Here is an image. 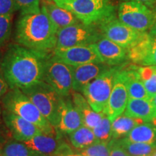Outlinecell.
<instances>
[{
    "label": "cell",
    "mask_w": 156,
    "mask_h": 156,
    "mask_svg": "<svg viewBox=\"0 0 156 156\" xmlns=\"http://www.w3.org/2000/svg\"><path fill=\"white\" fill-rule=\"evenodd\" d=\"M50 54L29 49L16 43L9 44L1 62L9 89L23 90L43 81L45 62Z\"/></svg>",
    "instance_id": "1"
},
{
    "label": "cell",
    "mask_w": 156,
    "mask_h": 156,
    "mask_svg": "<svg viewBox=\"0 0 156 156\" xmlns=\"http://www.w3.org/2000/svg\"><path fill=\"white\" fill-rule=\"evenodd\" d=\"M58 30L41 7L20 12L14 38L16 44L29 49L52 54L56 46Z\"/></svg>",
    "instance_id": "2"
},
{
    "label": "cell",
    "mask_w": 156,
    "mask_h": 156,
    "mask_svg": "<svg viewBox=\"0 0 156 156\" xmlns=\"http://www.w3.org/2000/svg\"><path fill=\"white\" fill-rule=\"evenodd\" d=\"M2 109L32 123L45 134L56 136L58 131L43 116L34 103L21 90L9 89L2 100Z\"/></svg>",
    "instance_id": "3"
},
{
    "label": "cell",
    "mask_w": 156,
    "mask_h": 156,
    "mask_svg": "<svg viewBox=\"0 0 156 156\" xmlns=\"http://www.w3.org/2000/svg\"><path fill=\"white\" fill-rule=\"evenodd\" d=\"M21 90L34 103L51 124L57 129L64 97L44 81L39 82Z\"/></svg>",
    "instance_id": "4"
},
{
    "label": "cell",
    "mask_w": 156,
    "mask_h": 156,
    "mask_svg": "<svg viewBox=\"0 0 156 156\" xmlns=\"http://www.w3.org/2000/svg\"><path fill=\"white\" fill-rule=\"evenodd\" d=\"M56 4L71 11L85 25H98L115 10L111 0H64Z\"/></svg>",
    "instance_id": "5"
},
{
    "label": "cell",
    "mask_w": 156,
    "mask_h": 156,
    "mask_svg": "<svg viewBox=\"0 0 156 156\" xmlns=\"http://www.w3.org/2000/svg\"><path fill=\"white\" fill-rule=\"evenodd\" d=\"M122 67H109L90 83L82 91V94L95 112H104L112 93L115 77Z\"/></svg>",
    "instance_id": "6"
},
{
    "label": "cell",
    "mask_w": 156,
    "mask_h": 156,
    "mask_svg": "<svg viewBox=\"0 0 156 156\" xmlns=\"http://www.w3.org/2000/svg\"><path fill=\"white\" fill-rule=\"evenodd\" d=\"M98 26L103 36L127 50L135 46L149 35L147 32H140L130 28L114 14L99 23Z\"/></svg>",
    "instance_id": "7"
},
{
    "label": "cell",
    "mask_w": 156,
    "mask_h": 156,
    "mask_svg": "<svg viewBox=\"0 0 156 156\" xmlns=\"http://www.w3.org/2000/svg\"><path fill=\"white\" fill-rule=\"evenodd\" d=\"M43 81L51 85L62 97L70 96L73 92V69L51 54L44 66Z\"/></svg>",
    "instance_id": "8"
},
{
    "label": "cell",
    "mask_w": 156,
    "mask_h": 156,
    "mask_svg": "<svg viewBox=\"0 0 156 156\" xmlns=\"http://www.w3.org/2000/svg\"><path fill=\"white\" fill-rule=\"evenodd\" d=\"M118 18L134 30L147 32L156 22V12L136 2H122L119 5Z\"/></svg>",
    "instance_id": "9"
},
{
    "label": "cell",
    "mask_w": 156,
    "mask_h": 156,
    "mask_svg": "<svg viewBox=\"0 0 156 156\" xmlns=\"http://www.w3.org/2000/svg\"><path fill=\"white\" fill-rule=\"evenodd\" d=\"M102 36L99 28L97 29L94 25H85L80 22L58 31L56 48L94 44Z\"/></svg>",
    "instance_id": "10"
},
{
    "label": "cell",
    "mask_w": 156,
    "mask_h": 156,
    "mask_svg": "<svg viewBox=\"0 0 156 156\" xmlns=\"http://www.w3.org/2000/svg\"><path fill=\"white\" fill-rule=\"evenodd\" d=\"M129 99L126 85L125 68L122 66L115 77L114 85L104 113L113 121L124 114Z\"/></svg>",
    "instance_id": "11"
},
{
    "label": "cell",
    "mask_w": 156,
    "mask_h": 156,
    "mask_svg": "<svg viewBox=\"0 0 156 156\" xmlns=\"http://www.w3.org/2000/svg\"><path fill=\"white\" fill-rule=\"evenodd\" d=\"M52 54L60 61L73 67L92 62L103 63L95 44L69 48H55Z\"/></svg>",
    "instance_id": "12"
},
{
    "label": "cell",
    "mask_w": 156,
    "mask_h": 156,
    "mask_svg": "<svg viewBox=\"0 0 156 156\" xmlns=\"http://www.w3.org/2000/svg\"><path fill=\"white\" fill-rule=\"evenodd\" d=\"M24 143L36 152L38 156H59L72 152L69 146L62 142L57 135L38 134Z\"/></svg>",
    "instance_id": "13"
},
{
    "label": "cell",
    "mask_w": 156,
    "mask_h": 156,
    "mask_svg": "<svg viewBox=\"0 0 156 156\" xmlns=\"http://www.w3.org/2000/svg\"><path fill=\"white\" fill-rule=\"evenodd\" d=\"M5 123L10 132L12 138L19 142H26L38 134H44L41 130L32 123L23 118L2 109Z\"/></svg>",
    "instance_id": "14"
},
{
    "label": "cell",
    "mask_w": 156,
    "mask_h": 156,
    "mask_svg": "<svg viewBox=\"0 0 156 156\" xmlns=\"http://www.w3.org/2000/svg\"><path fill=\"white\" fill-rule=\"evenodd\" d=\"M109 66L102 62L82 64L73 67V91L81 93L93 80L108 69Z\"/></svg>",
    "instance_id": "15"
},
{
    "label": "cell",
    "mask_w": 156,
    "mask_h": 156,
    "mask_svg": "<svg viewBox=\"0 0 156 156\" xmlns=\"http://www.w3.org/2000/svg\"><path fill=\"white\" fill-rule=\"evenodd\" d=\"M103 63L109 67H117L124 64L128 58V50L102 36L95 44Z\"/></svg>",
    "instance_id": "16"
},
{
    "label": "cell",
    "mask_w": 156,
    "mask_h": 156,
    "mask_svg": "<svg viewBox=\"0 0 156 156\" xmlns=\"http://www.w3.org/2000/svg\"><path fill=\"white\" fill-rule=\"evenodd\" d=\"M128 58L138 66H156V38L148 35L128 50Z\"/></svg>",
    "instance_id": "17"
},
{
    "label": "cell",
    "mask_w": 156,
    "mask_h": 156,
    "mask_svg": "<svg viewBox=\"0 0 156 156\" xmlns=\"http://www.w3.org/2000/svg\"><path fill=\"white\" fill-rule=\"evenodd\" d=\"M41 7L49 17L58 31L80 21L71 11L60 7L54 0H41Z\"/></svg>",
    "instance_id": "18"
},
{
    "label": "cell",
    "mask_w": 156,
    "mask_h": 156,
    "mask_svg": "<svg viewBox=\"0 0 156 156\" xmlns=\"http://www.w3.org/2000/svg\"><path fill=\"white\" fill-rule=\"evenodd\" d=\"M82 125H83V124L81 117L74 106L72 98L64 97L62 99L58 131L69 134Z\"/></svg>",
    "instance_id": "19"
},
{
    "label": "cell",
    "mask_w": 156,
    "mask_h": 156,
    "mask_svg": "<svg viewBox=\"0 0 156 156\" xmlns=\"http://www.w3.org/2000/svg\"><path fill=\"white\" fill-rule=\"evenodd\" d=\"M124 114L142 122L156 123V110L151 100L129 98Z\"/></svg>",
    "instance_id": "20"
},
{
    "label": "cell",
    "mask_w": 156,
    "mask_h": 156,
    "mask_svg": "<svg viewBox=\"0 0 156 156\" xmlns=\"http://www.w3.org/2000/svg\"><path fill=\"white\" fill-rule=\"evenodd\" d=\"M73 104L81 117L83 125L94 129L101 122L104 112H95L81 93L73 91L71 93Z\"/></svg>",
    "instance_id": "21"
},
{
    "label": "cell",
    "mask_w": 156,
    "mask_h": 156,
    "mask_svg": "<svg viewBox=\"0 0 156 156\" xmlns=\"http://www.w3.org/2000/svg\"><path fill=\"white\" fill-rule=\"evenodd\" d=\"M126 85L129 98L134 99H150L145 85L142 83L139 73L136 70V65L125 68Z\"/></svg>",
    "instance_id": "22"
},
{
    "label": "cell",
    "mask_w": 156,
    "mask_h": 156,
    "mask_svg": "<svg viewBox=\"0 0 156 156\" xmlns=\"http://www.w3.org/2000/svg\"><path fill=\"white\" fill-rule=\"evenodd\" d=\"M124 138L130 142L156 145V123H140Z\"/></svg>",
    "instance_id": "23"
},
{
    "label": "cell",
    "mask_w": 156,
    "mask_h": 156,
    "mask_svg": "<svg viewBox=\"0 0 156 156\" xmlns=\"http://www.w3.org/2000/svg\"><path fill=\"white\" fill-rule=\"evenodd\" d=\"M142 121L132 118L122 114L112 121V140H119L125 137Z\"/></svg>",
    "instance_id": "24"
},
{
    "label": "cell",
    "mask_w": 156,
    "mask_h": 156,
    "mask_svg": "<svg viewBox=\"0 0 156 156\" xmlns=\"http://www.w3.org/2000/svg\"><path fill=\"white\" fill-rule=\"evenodd\" d=\"M68 135L71 145L80 151L85 149L98 141L92 129L87 127L85 125H82Z\"/></svg>",
    "instance_id": "25"
},
{
    "label": "cell",
    "mask_w": 156,
    "mask_h": 156,
    "mask_svg": "<svg viewBox=\"0 0 156 156\" xmlns=\"http://www.w3.org/2000/svg\"><path fill=\"white\" fill-rule=\"evenodd\" d=\"M118 141L130 156H150L156 148V145L130 142L125 138Z\"/></svg>",
    "instance_id": "26"
},
{
    "label": "cell",
    "mask_w": 156,
    "mask_h": 156,
    "mask_svg": "<svg viewBox=\"0 0 156 156\" xmlns=\"http://www.w3.org/2000/svg\"><path fill=\"white\" fill-rule=\"evenodd\" d=\"M150 99L156 93V66H136Z\"/></svg>",
    "instance_id": "27"
},
{
    "label": "cell",
    "mask_w": 156,
    "mask_h": 156,
    "mask_svg": "<svg viewBox=\"0 0 156 156\" xmlns=\"http://www.w3.org/2000/svg\"><path fill=\"white\" fill-rule=\"evenodd\" d=\"M4 156H38L26 144L17 140H9L2 147Z\"/></svg>",
    "instance_id": "28"
},
{
    "label": "cell",
    "mask_w": 156,
    "mask_h": 156,
    "mask_svg": "<svg viewBox=\"0 0 156 156\" xmlns=\"http://www.w3.org/2000/svg\"><path fill=\"white\" fill-rule=\"evenodd\" d=\"M112 121L104 113L100 123L94 129H93L97 140L109 142L112 140Z\"/></svg>",
    "instance_id": "29"
},
{
    "label": "cell",
    "mask_w": 156,
    "mask_h": 156,
    "mask_svg": "<svg viewBox=\"0 0 156 156\" xmlns=\"http://www.w3.org/2000/svg\"><path fill=\"white\" fill-rule=\"evenodd\" d=\"M110 142L96 141L91 145L81 150L80 153L85 156H109L110 155Z\"/></svg>",
    "instance_id": "30"
},
{
    "label": "cell",
    "mask_w": 156,
    "mask_h": 156,
    "mask_svg": "<svg viewBox=\"0 0 156 156\" xmlns=\"http://www.w3.org/2000/svg\"><path fill=\"white\" fill-rule=\"evenodd\" d=\"M13 15H0V47L7 44L12 34Z\"/></svg>",
    "instance_id": "31"
},
{
    "label": "cell",
    "mask_w": 156,
    "mask_h": 156,
    "mask_svg": "<svg viewBox=\"0 0 156 156\" xmlns=\"http://www.w3.org/2000/svg\"><path fill=\"white\" fill-rule=\"evenodd\" d=\"M17 10L15 0H0V15H13Z\"/></svg>",
    "instance_id": "32"
},
{
    "label": "cell",
    "mask_w": 156,
    "mask_h": 156,
    "mask_svg": "<svg viewBox=\"0 0 156 156\" xmlns=\"http://www.w3.org/2000/svg\"><path fill=\"white\" fill-rule=\"evenodd\" d=\"M20 12H25L41 7V0H15Z\"/></svg>",
    "instance_id": "33"
},
{
    "label": "cell",
    "mask_w": 156,
    "mask_h": 156,
    "mask_svg": "<svg viewBox=\"0 0 156 156\" xmlns=\"http://www.w3.org/2000/svg\"><path fill=\"white\" fill-rule=\"evenodd\" d=\"M12 138L8 128L6 126L2 115V108L0 105V145H4Z\"/></svg>",
    "instance_id": "34"
},
{
    "label": "cell",
    "mask_w": 156,
    "mask_h": 156,
    "mask_svg": "<svg viewBox=\"0 0 156 156\" xmlns=\"http://www.w3.org/2000/svg\"><path fill=\"white\" fill-rule=\"evenodd\" d=\"M109 156H130L120 145L118 140H112L110 142V155Z\"/></svg>",
    "instance_id": "35"
},
{
    "label": "cell",
    "mask_w": 156,
    "mask_h": 156,
    "mask_svg": "<svg viewBox=\"0 0 156 156\" xmlns=\"http://www.w3.org/2000/svg\"><path fill=\"white\" fill-rule=\"evenodd\" d=\"M9 90V85L7 82L6 81L5 76H4L2 71L1 67H0V105H1L2 100L4 96L7 94Z\"/></svg>",
    "instance_id": "36"
},
{
    "label": "cell",
    "mask_w": 156,
    "mask_h": 156,
    "mask_svg": "<svg viewBox=\"0 0 156 156\" xmlns=\"http://www.w3.org/2000/svg\"><path fill=\"white\" fill-rule=\"evenodd\" d=\"M122 2H126V1H132V2H136L141 3L142 5L147 6L150 8V7H153L154 5L156 4V0H122Z\"/></svg>",
    "instance_id": "37"
},
{
    "label": "cell",
    "mask_w": 156,
    "mask_h": 156,
    "mask_svg": "<svg viewBox=\"0 0 156 156\" xmlns=\"http://www.w3.org/2000/svg\"><path fill=\"white\" fill-rule=\"evenodd\" d=\"M148 34H149V35L151 37L156 38V22L155 23V24L153 25V26L151 28V30H150Z\"/></svg>",
    "instance_id": "38"
},
{
    "label": "cell",
    "mask_w": 156,
    "mask_h": 156,
    "mask_svg": "<svg viewBox=\"0 0 156 156\" xmlns=\"http://www.w3.org/2000/svg\"><path fill=\"white\" fill-rule=\"evenodd\" d=\"M59 156H85V155H82V154L80 153H73V151H72V152H69V153H64V154H63V155H59Z\"/></svg>",
    "instance_id": "39"
},
{
    "label": "cell",
    "mask_w": 156,
    "mask_h": 156,
    "mask_svg": "<svg viewBox=\"0 0 156 156\" xmlns=\"http://www.w3.org/2000/svg\"><path fill=\"white\" fill-rule=\"evenodd\" d=\"M151 101L152 103H153V105L154 108H155V110H156V93H155V95H153V97L151 98Z\"/></svg>",
    "instance_id": "40"
},
{
    "label": "cell",
    "mask_w": 156,
    "mask_h": 156,
    "mask_svg": "<svg viewBox=\"0 0 156 156\" xmlns=\"http://www.w3.org/2000/svg\"><path fill=\"white\" fill-rule=\"evenodd\" d=\"M2 147H3V145H0V156H4Z\"/></svg>",
    "instance_id": "41"
},
{
    "label": "cell",
    "mask_w": 156,
    "mask_h": 156,
    "mask_svg": "<svg viewBox=\"0 0 156 156\" xmlns=\"http://www.w3.org/2000/svg\"><path fill=\"white\" fill-rule=\"evenodd\" d=\"M150 156H156V148H155V151H154L153 152V153H152L151 155H150Z\"/></svg>",
    "instance_id": "42"
},
{
    "label": "cell",
    "mask_w": 156,
    "mask_h": 156,
    "mask_svg": "<svg viewBox=\"0 0 156 156\" xmlns=\"http://www.w3.org/2000/svg\"><path fill=\"white\" fill-rule=\"evenodd\" d=\"M55 1V2H62V1H64V0H54Z\"/></svg>",
    "instance_id": "43"
},
{
    "label": "cell",
    "mask_w": 156,
    "mask_h": 156,
    "mask_svg": "<svg viewBox=\"0 0 156 156\" xmlns=\"http://www.w3.org/2000/svg\"><path fill=\"white\" fill-rule=\"evenodd\" d=\"M2 58H1V56H0V67H1V62H2Z\"/></svg>",
    "instance_id": "44"
},
{
    "label": "cell",
    "mask_w": 156,
    "mask_h": 156,
    "mask_svg": "<svg viewBox=\"0 0 156 156\" xmlns=\"http://www.w3.org/2000/svg\"><path fill=\"white\" fill-rule=\"evenodd\" d=\"M155 12H156V9H155Z\"/></svg>",
    "instance_id": "45"
}]
</instances>
